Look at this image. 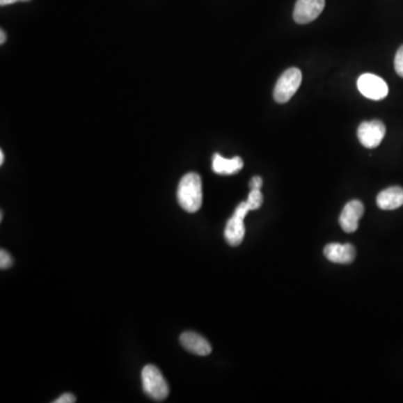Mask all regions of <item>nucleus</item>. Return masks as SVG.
<instances>
[{"label": "nucleus", "mask_w": 403, "mask_h": 403, "mask_svg": "<svg viewBox=\"0 0 403 403\" xmlns=\"http://www.w3.org/2000/svg\"><path fill=\"white\" fill-rule=\"evenodd\" d=\"M143 391L152 400L163 401L168 397L169 386L163 373L155 365H146L141 372Z\"/></svg>", "instance_id": "nucleus-2"}, {"label": "nucleus", "mask_w": 403, "mask_h": 403, "mask_svg": "<svg viewBox=\"0 0 403 403\" xmlns=\"http://www.w3.org/2000/svg\"><path fill=\"white\" fill-rule=\"evenodd\" d=\"M77 401V397L72 393H64V395H61L58 397L54 403H74Z\"/></svg>", "instance_id": "nucleus-16"}, {"label": "nucleus", "mask_w": 403, "mask_h": 403, "mask_svg": "<svg viewBox=\"0 0 403 403\" xmlns=\"http://www.w3.org/2000/svg\"><path fill=\"white\" fill-rule=\"evenodd\" d=\"M14 264V260H13L12 255H9L6 250H0V268L5 270V269H9Z\"/></svg>", "instance_id": "nucleus-14"}, {"label": "nucleus", "mask_w": 403, "mask_h": 403, "mask_svg": "<svg viewBox=\"0 0 403 403\" xmlns=\"http://www.w3.org/2000/svg\"><path fill=\"white\" fill-rule=\"evenodd\" d=\"M325 7V0H297L294 5V19L297 24L314 22L322 14Z\"/></svg>", "instance_id": "nucleus-7"}, {"label": "nucleus", "mask_w": 403, "mask_h": 403, "mask_svg": "<svg viewBox=\"0 0 403 403\" xmlns=\"http://www.w3.org/2000/svg\"><path fill=\"white\" fill-rule=\"evenodd\" d=\"M3 160H5V154L3 150H0V165H3Z\"/></svg>", "instance_id": "nucleus-20"}, {"label": "nucleus", "mask_w": 403, "mask_h": 403, "mask_svg": "<svg viewBox=\"0 0 403 403\" xmlns=\"http://www.w3.org/2000/svg\"><path fill=\"white\" fill-rule=\"evenodd\" d=\"M213 172L219 175H233L240 172L244 168V160L240 157H233L226 159L221 155L215 154L213 156Z\"/></svg>", "instance_id": "nucleus-12"}, {"label": "nucleus", "mask_w": 403, "mask_h": 403, "mask_svg": "<svg viewBox=\"0 0 403 403\" xmlns=\"http://www.w3.org/2000/svg\"><path fill=\"white\" fill-rule=\"evenodd\" d=\"M5 42H6V34H5V32L1 29V31H0V44L3 45Z\"/></svg>", "instance_id": "nucleus-19"}, {"label": "nucleus", "mask_w": 403, "mask_h": 403, "mask_svg": "<svg viewBox=\"0 0 403 403\" xmlns=\"http://www.w3.org/2000/svg\"><path fill=\"white\" fill-rule=\"evenodd\" d=\"M246 203L249 205L251 211L260 209L263 203V195L262 193H261V189H251L249 198L246 200Z\"/></svg>", "instance_id": "nucleus-13"}, {"label": "nucleus", "mask_w": 403, "mask_h": 403, "mask_svg": "<svg viewBox=\"0 0 403 403\" xmlns=\"http://www.w3.org/2000/svg\"><path fill=\"white\" fill-rule=\"evenodd\" d=\"M364 214V205L358 200H349L340 215V226L346 233H353L358 228V222Z\"/></svg>", "instance_id": "nucleus-8"}, {"label": "nucleus", "mask_w": 403, "mask_h": 403, "mask_svg": "<svg viewBox=\"0 0 403 403\" xmlns=\"http://www.w3.org/2000/svg\"><path fill=\"white\" fill-rule=\"evenodd\" d=\"M377 204L381 210L392 211L403 205V189L399 186H392L384 189L377 198Z\"/></svg>", "instance_id": "nucleus-11"}, {"label": "nucleus", "mask_w": 403, "mask_h": 403, "mask_svg": "<svg viewBox=\"0 0 403 403\" xmlns=\"http://www.w3.org/2000/svg\"><path fill=\"white\" fill-rule=\"evenodd\" d=\"M358 88L364 97L371 100H382L389 93L386 81L372 73H365L358 77Z\"/></svg>", "instance_id": "nucleus-5"}, {"label": "nucleus", "mask_w": 403, "mask_h": 403, "mask_svg": "<svg viewBox=\"0 0 403 403\" xmlns=\"http://www.w3.org/2000/svg\"><path fill=\"white\" fill-rule=\"evenodd\" d=\"M17 1H29V0H0V5L1 6H7V5H12V3H17Z\"/></svg>", "instance_id": "nucleus-18"}, {"label": "nucleus", "mask_w": 403, "mask_h": 403, "mask_svg": "<svg viewBox=\"0 0 403 403\" xmlns=\"http://www.w3.org/2000/svg\"><path fill=\"white\" fill-rule=\"evenodd\" d=\"M395 69L399 77H403V45L397 49L395 58Z\"/></svg>", "instance_id": "nucleus-15"}, {"label": "nucleus", "mask_w": 403, "mask_h": 403, "mask_svg": "<svg viewBox=\"0 0 403 403\" xmlns=\"http://www.w3.org/2000/svg\"><path fill=\"white\" fill-rule=\"evenodd\" d=\"M386 132V126L382 121H365V123H361L358 127V141L366 148H377L384 141Z\"/></svg>", "instance_id": "nucleus-6"}, {"label": "nucleus", "mask_w": 403, "mask_h": 403, "mask_svg": "<svg viewBox=\"0 0 403 403\" xmlns=\"http://www.w3.org/2000/svg\"><path fill=\"white\" fill-rule=\"evenodd\" d=\"M249 205L246 202L239 204L235 209V214L232 215L230 220L226 223L224 230V237L228 244L232 246H240L246 235V228H244V219L249 213Z\"/></svg>", "instance_id": "nucleus-4"}, {"label": "nucleus", "mask_w": 403, "mask_h": 403, "mask_svg": "<svg viewBox=\"0 0 403 403\" xmlns=\"http://www.w3.org/2000/svg\"><path fill=\"white\" fill-rule=\"evenodd\" d=\"M262 184V178L259 177V176H255V177H252L251 180H250V189H261Z\"/></svg>", "instance_id": "nucleus-17"}, {"label": "nucleus", "mask_w": 403, "mask_h": 403, "mask_svg": "<svg viewBox=\"0 0 403 403\" xmlns=\"http://www.w3.org/2000/svg\"><path fill=\"white\" fill-rule=\"evenodd\" d=\"M180 344L189 352L200 356L211 354L212 346L209 340H205L198 333L185 332L180 335Z\"/></svg>", "instance_id": "nucleus-9"}, {"label": "nucleus", "mask_w": 403, "mask_h": 403, "mask_svg": "<svg viewBox=\"0 0 403 403\" xmlns=\"http://www.w3.org/2000/svg\"><path fill=\"white\" fill-rule=\"evenodd\" d=\"M324 255L331 262L349 264L354 261L356 251L352 244H329L325 246Z\"/></svg>", "instance_id": "nucleus-10"}, {"label": "nucleus", "mask_w": 403, "mask_h": 403, "mask_svg": "<svg viewBox=\"0 0 403 403\" xmlns=\"http://www.w3.org/2000/svg\"><path fill=\"white\" fill-rule=\"evenodd\" d=\"M303 81L301 71L297 68H292L283 72V74L277 81L275 90H274V97L278 103L288 102L294 93L297 92Z\"/></svg>", "instance_id": "nucleus-3"}, {"label": "nucleus", "mask_w": 403, "mask_h": 403, "mask_svg": "<svg viewBox=\"0 0 403 403\" xmlns=\"http://www.w3.org/2000/svg\"><path fill=\"white\" fill-rule=\"evenodd\" d=\"M177 200L180 207L189 213H195L202 207V180L198 173H189L180 180L177 189Z\"/></svg>", "instance_id": "nucleus-1"}]
</instances>
